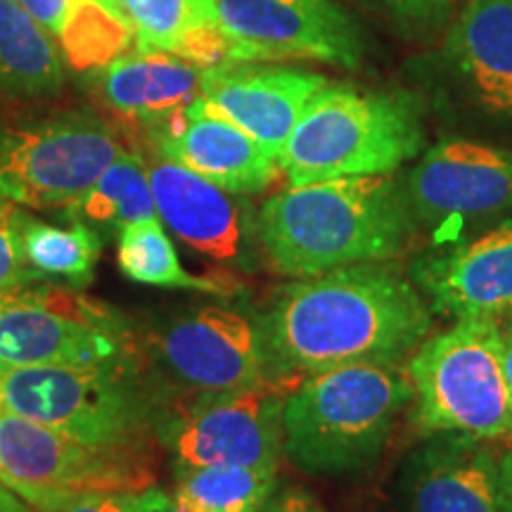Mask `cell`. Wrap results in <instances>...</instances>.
<instances>
[{"mask_svg": "<svg viewBox=\"0 0 512 512\" xmlns=\"http://www.w3.org/2000/svg\"><path fill=\"white\" fill-rule=\"evenodd\" d=\"M422 292L384 264H358L297 278L268 313L264 344L283 380L354 363L399 366L430 337Z\"/></svg>", "mask_w": 512, "mask_h": 512, "instance_id": "cell-1", "label": "cell"}, {"mask_svg": "<svg viewBox=\"0 0 512 512\" xmlns=\"http://www.w3.org/2000/svg\"><path fill=\"white\" fill-rule=\"evenodd\" d=\"M411 228V204L389 176L290 185L256 214L261 252L287 278L387 264L403 252Z\"/></svg>", "mask_w": 512, "mask_h": 512, "instance_id": "cell-2", "label": "cell"}, {"mask_svg": "<svg viewBox=\"0 0 512 512\" xmlns=\"http://www.w3.org/2000/svg\"><path fill=\"white\" fill-rule=\"evenodd\" d=\"M408 403L411 380L392 363H354L304 377L285 396V456L313 475L361 470L380 456Z\"/></svg>", "mask_w": 512, "mask_h": 512, "instance_id": "cell-3", "label": "cell"}, {"mask_svg": "<svg viewBox=\"0 0 512 512\" xmlns=\"http://www.w3.org/2000/svg\"><path fill=\"white\" fill-rule=\"evenodd\" d=\"M422 145L411 98L325 83L294 124L278 164L290 185L389 176L418 157Z\"/></svg>", "mask_w": 512, "mask_h": 512, "instance_id": "cell-4", "label": "cell"}, {"mask_svg": "<svg viewBox=\"0 0 512 512\" xmlns=\"http://www.w3.org/2000/svg\"><path fill=\"white\" fill-rule=\"evenodd\" d=\"M406 373L422 432L512 439L498 320H456L451 330L430 335L408 356Z\"/></svg>", "mask_w": 512, "mask_h": 512, "instance_id": "cell-5", "label": "cell"}, {"mask_svg": "<svg viewBox=\"0 0 512 512\" xmlns=\"http://www.w3.org/2000/svg\"><path fill=\"white\" fill-rule=\"evenodd\" d=\"M0 411L88 444L150 448L152 403L133 363L0 368Z\"/></svg>", "mask_w": 512, "mask_h": 512, "instance_id": "cell-6", "label": "cell"}, {"mask_svg": "<svg viewBox=\"0 0 512 512\" xmlns=\"http://www.w3.org/2000/svg\"><path fill=\"white\" fill-rule=\"evenodd\" d=\"M128 320L81 292L24 285L0 292V368L133 363Z\"/></svg>", "mask_w": 512, "mask_h": 512, "instance_id": "cell-7", "label": "cell"}, {"mask_svg": "<svg viewBox=\"0 0 512 512\" xmlns=\"http://www.w3.org/2000/svg\"><path fill=\"white\" fill-rule=\"evenodd\" d=\"M0 460L36 512H55L81 491H143L155 486L150 448L98 446L0 411Z\"/></svg>", "mask_w": 512, "mask_h": 512, "instance_id": "cell-8", "label": "cell"}, {"mask_svg": "<svg viewBox=\"0 0 512 512\" xmlns=\"http://www.w3.org/2000/svg\"><path fill=\"white\" fill-rule=\"evenodd\" d=\"M121 150L114 128L91 112L0 126V197L29 209H64Z\"/></svg>", "mask_w": 512, "mask_h": 512, "instance_id": "cell-9", "label": "cell"}, {"mask_svg": "<svg viewBox=\"0 0 512 512\" xmlns=\"http://www.w3.org/2000/svg\"><path fill=\"white\" fill-rule=\"evenodd\" d=\"M214 15L226 62H361V36L332 0H214Z\"/></svg>", "mask_w": 512, "mask_h": 512, "instance_id": "cell-10", "label": "cell"}, {"mask_svg": "<svg viewBox=\"0 0 512 512\" xmlns=\"http://www.w3.org/2000/svg\"><path fill=\"white\" fill-rule=\"evenodd\" d=\"M290 392V389H287ZM275 382L204 394L174 427L176 463L278 470L285 453L283 406Z\"/></svg>", "mask_w": 512, "mask_h": 512, "instance_id": "cell-11", "label": "cell"}, {"mask_svg": "<svg viewBox=\"0 0 512 512\" xmlns=\"http://www.w3.org/2000/svg\"><path fill=\"white\" fill-rule=\"evenodd\" d=\"M157 354L178 382L204 394L271 382L261 330L223 306H202L171 320L157 339Z\"/></svg>", "mask_w": 512, "mask_h": 512, "instance_id": "cell-12", "label": "cell"}, {"mask_svg": "<svg viewBox=\"0 0 512 512\" xmlns=\"http://www.w3.org/2000/svg\"><path fill=\"white\" fill-rule=\"evenodd\" d=\"M408 204L434 230L512 209V150L446 140L408 178Z\"/></svg>", "mask_w": 512, "mask_h": 512, "instance_id": "cell-13", "label": "cell"}, {"mask_svg": "<svg viewBox=\"0 0 512 512\" xmlns=\"http://www.w3.org/2000/svg\"><path fill=\"white\" fill-rule=\"evenodd\" d=\"M325 76L266 62H221L202 72L200 100L280 159L304 107Z\"/></svg>", "mask_w": 512, "mask_h": 512, "instance_id": "cell-14", "label": "cell"}, {"mask_svg": "<svg viewBox=\"0 0 512 512\" xmlns=\"http://www.w3.org/2000/svg\"><path fill=\"white\" fill-rule=\"evenodd\" d=\"M159 219L183 245L219 264H240L259 242L233 192L152 150L145 159Z\"/></svg>", "mask_w": 512, "mask_h": 512, "instance_id": "cell-15", "label": "cell"}, {"mask_svg": "<svg viewBox=\"0 0 512 512\" xmlns=\"http://www.w3.org/2000/svg\"><path fill=\"white\" fill-rule=\"evenodd\" d=\"M411 275L441 316L512 318V219L446 252L420 256Z\"/></svg>", "mask_w": 512, "mask_h": 512, "instance_id": "cell-16", "label": "cell"}, {"mask_svg": "<svg viewBox=\"0 0 512 512\" xmlns=\"http://www.w3.org/2000/svg\"><path fill=\"white\" fill-rule=\"evenodd\" d=\"M147 133L152 150L233 195L266 190L280 174L278 159L200 98L174 117L147 126Z\"/></svg>", "mask_w": 512, "mask_h": 512, "instance_id": "cell-17", "label": "cell"}, {"mask_svg": "<svg viewBox=\"0 0 512 512\" xmlns=\"http://www.w3.org/2000/svg\"><path fill=\"white\" fill-rule=\"evenodd\" d=\"M403 496L411 512H512L498 453L456 434L415 453Z\"/></svg>", "mask_w": 512, "mask_h": 512, "instance_id": "cell-18", "label": "cell"}, {"mask_svg": "<svg viewBox=\"0 0 512 512\" xmlns=\"http://www.w3.org/2000/svg\"><path fill=\"white\" fill-rule=\"evenodd\" d=\"M202 72L185 57L136 48L98 69V88L114 112L152 126L200 98Z\"/></svg>", "mask_w": 512, "mask_h": 512, "instance_id": "cell-19", "label": "cell"}, {"mask_svg": "<svg viewBox=\"0 0 512 512\" xmlns=\"http://www.w3.org/2000/svg\"><path fill=\"white\" fill-rule=\"evenodd\" d=\"M446 50L486 110L512 117V0H467Z\"/></svg>", "mask_w": 512, "mask_h": 512, "instance_id": "cell-20", "label": "cell"}, {"mask_svg": "<svg viewBox=\"0 0 512 512\" xmlns=\"http://www.w3.org/2000/svg\"><path fill=\"white\" fill-rule=\"evenodd\" d=\"M138 50H162L197 67L226 62L214 0H121Z\"/></svg>", "mask_w": 512, "mask_h": 512, "instance_id": "cell-21", "label": "cell"}, {"mask_svg": "<svg viewBox=\"0 0 512 512\" xmlns=\"http://www.w3.org/2000/svg\"><path fill=\"white\" fill-rule=\"evenodd\" d=\"M76 72H98L136 46L128 22L100 0H19Z\"/></svg>", "mask_w": 512, "mask_h": 512, "instance_id": "cell-22", "label": "cell"}, {"mask_svg": "<svg viewBox=\"0 0 512 512\" xmlns=\"http://www.w3.org/2000/svg\"><path fill=\"white\" fill-rule=\"evenodd\" d=\"M62 211L64 221H83L98 233L110 235L159 219L145 157L140 152L121 150L98 181Z\"/></svg>", "mask_w": 512, "mask_h": 512, "instance_id": "cell-23", "label": "cell"}, {"mask_svg": "<svg viewBox=\"0 0 512 512\" xmlns=\"http://www.w3.org/2000/svg\"><path fill=\"white\" fill-rule=\"evenodd\" d=\"M0 81L15 93H55L64 83L62 50L19 0H0Z\"/></svg>", "mask_w": 512, "mask_h": 512, "instance_id": "cell-24", "label": "cell"}, {"mask_svg": "<svg viewBox=\"0 0 512 512\" xmlns=\"http://www.w3.org/2000/svg\"><path fill=\"white\" fill-rule=\"evenodd\" d=\"M278 486V470L245 465L176 463V503L185 512H261Z\"/></svg>", "mask_w": 512, "mask_h": 512, "instance_id": "cell-25", "label": "cell"}, {"mask_svg": "<svg viewBox=\"0 0 512 512\" xmlns=\"http://www.w3.org/2000/svg\"><path fill=\"white\" fill-rule=\"evenodd\" d=\"M17 238L24 261L43 280H67L76 287L93 280L102 254V238L98 230L83 221H67V226H57L19 211Z\"/></svg>", "mask_w": 512, "mask_h": 512, "instance_id": "cell-26", "label": "cell"}, {"mask_svg": "<svg viewBox=\"0 0 512 512\" xmlns=\"http://www.w3.org/2000/svg\"><path fill=\"white\" fill-rule=\"evenodd\" d=\"M117 261L126 278L143 285L223 294V297L240 290V283H235L233 278H214V275H195L185 271L174 242L166 235L162 219L143 221L121 230Z\"/></svg>", "mask_w": 512, "mask_h": 512, "instance_id": "cell-27", "label": "cell"}, {"mask_svg": "<svg viewBox=\"0 0 512 512\" xmlns=\"http://www.w3.org/2000/svg\"><path fill=\"white\" fill-rule=\"evenodd\" d=\"M19 209L8 202H0V292L15 287L43 283V278L24 261L17 238Z\"/></svg>", "mask_w": 512, "mask_h": 512, "instance_id": "cell-28", "label": "cell"}, {"mask_svg": "<svg viewBox=\"0 0 512 512\" xmlns=\"http://www.w3.org/2000/svg\"><path fill=\"white\" fill-rule=\"evenodd\" d=\"M380 3L396 19L418 27H432L448 15V0H380Z\"/></svg>", "mask_w": 512, "mask_h": 512, "instance_id": "cell-29", "label": "cell"}, {"mask_svg": "<svg viewBox=\"0 0 512 512\" xmlns=\"http://www.w3.org/2000/svg\"><path fill=\"white\" fill-rule=\"evenodd\" d=\"M128 503L131 491H81L55 512H128Z\"/></svg>", "mask_w": 512, "mask_h": 512, "instance_id": "cell-30", "label": "cell"}, {"mask_svg": "<svg viewBox=\"0 0 512 512\" xmlns=\"http://www.w3.org/2000/svg\"><path fill=\"white\" fill-rule=\"evenodd\" d=\"M128 512H185L176 498L166 494L164 489L150 486V489L136 491L131 494V503H128Z\"/></svg>", "mask_w": 512, "mask_h": 512, "instance_id": "cell-31", "label": "cell"}, {"mask_svg": "<svg viewBox=\"0 0 512 512\" xmlns=\"http://www.w3.org/2000/svg\"><path fill=\"white\" fill-rule=\"evenodd\" d=\"M273 503L280 512H328L320 508L316 498L302 489H287L278 498H273Z\"/></svg>", "mask_w": 512, "mask_h": 512, "instance_id": "cell-32", "label": "cell"}, {"mask_svg": "<svg viewBox=\"0 0 512 512\" xmlns=\"http://www.w3.org/2000/svg\"><path fill=\"white\" fill-rule=\"evenodd\" d=\"M501 358H503V373L505 384H508L510 401H512V318L501 320Z\"/></svg>", "mask_w": 512, "mask_h": 512, "instance_id": "cell-33", "label": "cell"}, {"mask_svg": "<svg viewBox=\"0 0 512 512\" xmlns=\"http://www.w3.org/2000/svg\"><path fill=\"white\" fill-rule=\"evenodd\" d=\"M0 512H36L27 501H22L15 491L0 482Z\"/></svg>", "mask_w": 512, "mask_h": 512, "instance_id": "cell-34", "label": "cell"}, {"mask_svg": "<svg viewBox=\"0 0 512 512\" xmlns=\"http://www.w3.org/2000/svg\"><path fill=\"white\" fill-rule=\"evenodd\" d=\"M498 463H501V475L503 482L508 486V494L512 498V444L505 446L501 453H498Z\"/></svg>", "mask_w": 512, "mask_h": 512, "instance_id": "cell-35", "label": "cell"}, {"mask_svg": "<svg viewBox=\"0 0 512 512\" xmlns=\"http://www.w3.org/2000/svg\"><path fill=\"white\" fill-rule=\"evenodd\" d=\"M102 5H105L107 10H112L114 15H117L119 19H124V22H128L126 19V12H124V8H121V0H100ZM128 27H131V24H128Z\"/></svg>", "mask_w": 512, "mask_h": 512, "instance_id": "cell-36", "label": "cell"}, {"mask_svg": "<svg viewBox=\"0 0 512 512\" xmlns=\"http://www.w3.org/2000/svg\"><path fill=\"white\" fill-rule=\"evenodd\" d=\"M0 482H3L5 486H8V489H10V491H15V494L19 496V486H17V482H15V479H12V477L8 475V470H5L3 460H0Z\"/></svg>", "mask_w": 512, "mask_h": 512, "instance_id": "cell-37", "label": "cell"}, {"mask_svg": "<svg viewBox=\"0 0 512 512\" xmlns=\"http://www.w3.org/2000/svg\"><path fill=\"white\" fill-rule=\"evenodd\" d=\"M261 512H280V510L275 508V503H273V498H271V501H268V505H266V508L261 510Z\"/></svg>", "mask_w": 512, "mask_h": 512, "instance_id": "cell-38", "label": "cell"}]
</instances>
